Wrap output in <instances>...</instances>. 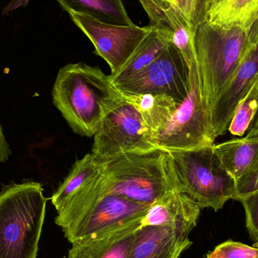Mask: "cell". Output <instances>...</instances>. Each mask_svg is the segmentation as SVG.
<instances>
[{
    "label": "cell",
    "instance_id": "17",
    "mask_svg": "<svg viewBox=\"0 0 258 258\" xmlns=\"http://www.w3.org/2000/svg\"><path fill=\"white\" fill-rule=\"evenodd\" d=\"M258 19V0H209L206 21L222 27L249 31Z\"/></svg>",
    "mask_w": 258,
    "mask_h": 258
},
{
    "label": "cell",
    "instance_id": "7",
    "mask_svg": "<svg viewBox=\"0 0 258 258\" xmlns=\"http://www.w3.org/2000/svg\"><path fill=\"white\" fill-rule=\"evenodd\" d=\"M189 90L177 106L171 120L154 139L155 146L165 150H192L215 144L210 116L205 102L198 63L189 68Z\"/></svg>",
    "mask_w": 258,
    "mask_h": 258
},
{
    "label": "cell",
    "instance_id": "11",
    "mask_svg": "<svg viewBox=\"0 0 258 258\" xmlns=\"http://www.w3.org/2000/svg\"><path fill=\"white\" fill-rule=\"evenodd\" d=\"M257 73L258 40L251 45L228 86L211 110V125L215 139L228 130L236 109L251 89Z\"/></svg>",
    "mask_w": 258,
    "mask_h": 258
},
{
    "label": "cell",
    "instance_id": "22",
    "mask_svg": "<svg viewBox=\"0 0 258 258\" xmlns=\"http://www.w3.org/2000/svg\"><path fill=\"white\" fill-rule=\"evenodd\" d=\"M258 108V100L247 94L236 109L228 126L229 132L233 135L243 137L249 128Z\"/></svg>",
    "mask_w": 258,
    "mask_h": 258
},
{
    "label": "cell",
    "instance_id": "8",
    "mask_svg": "<svg viewBox=\"0 0 258 258\" xmlns=\"http://www.w3.org/2000/svg\"><path fill=\"white\" fill-rule=\"evenodd\" d=\"M154 148L151 132L141 113L124 99L101 122L94 135L91 153L104 163L124 153Z\"/></svg>",
    "mask_w": 258,
    "mask_h": 258
},
{
    "label": "cell",
    "instance_id": "21",
    "mask_svg": "<svg viewBox=\"0 0 258 258\" xmlns=\"http://www.w3.org/2000/svg\"><path fill=\"white\" fill-rule=\"evenodd\" d=\"M68 14H79L114 25L133 24L122 0H56Z\"/></svg>",
    "mask_w": 258,
    "mask_h": 258
},
{
    "label": "cell",
    "instance_id": "2",
    "mask_svg": "<svg viewBox=\"0 0 258 258\" xmlns=\"http://www.w3.org/2000/svg\"><path fill=\"white\" fill-rule=\"evenodd\" d=\"M148 209L109 192L102 172L57 212L55 224L72 244L143 219Z\"/></svg>",
    "mask_w": 258,
    "mask_h": 258
},
{
    "label": "cell",
    "instance_id": "14",
    "mask_svg": "<svg viewBox=\"0 0 258 258\" xmlns=\"http://www.w3.org/2000/svg\"><path fill=\"white\" fill-rule=\"evenodd\" d=\"M188 236L166 226L139 227L128 258H179L192 245Z\"/></svg>",
    "mask_w": 258,
    "mask_h": 258
},
{
    "label": "cell",
    "instance_id": "3",
    "mask_svg": "<svg viewBox=\"0 0 258 258\" xmlns=\"http://www.w3.org/2000/svg\"><path fill=\"white\" fill-rule=\"evenodd\" d=\"M109 192L150 207L176 191H180L169 151L156 148L132 152L104 162Z\"/></svg>",
    "mask_w": 258,
    "mask_h": 258
},
{
    "label": "cell",
    "instance_id": "18",
    "mask_svg": "<svg viewBox=\"0 0 258 258\" xmlns=\"http://www.w3.org/2000/svg\"><path fill=\"white\" fill-rule=\"evenodd\" d=\"M122 98L138 110L154 139L162 133L171 120L179 103L164 95H130L122 94Z\"/></svg>",
    "mask_w": 258,
    "mask_h": 258
},
{
    "label": "cell",
    "instance_id": "12",
    "mask_svg": "<svg viewBox=\"0 0 258 258\" xmlns=\"http://www.w3.org/2000/svg\"><path fill=\"white\" fill-rule=\"evenodd\" d=\"M150 18V25L159 30L183 56L189 68L197 63L194 37L185 15L168 0H138Z\"/></svg>",
    "mask_w": 258,
    "mask_h": 258
},
{
    "label": "cell",
    "instance_id": "10",
    "mask_svg": "<svg viewBox=\"0 0 258 258\" xmlns=\"http://www.w3.org/2000/svg\"><path fill=\"white\" fill-rule=\"evenodd\" d=\"M74 24L87 36L95 48V53L102 57L114 75L128 61L152 29L135 24L114 25L97 21L79 14H70Z\"/></svg>",
    "mask_w": 258,
    "mask_h": 258
},
{
    "label": "cell",
    "instance_id": "1",
    "mask_svg": "<svg viewBox=\"0 0 258 258\" xmlns=\"http://www.w3.org/2000/svg\"><path fill=\"white\" fill-rule=\"evenodd\" d=\"M51 95L72 130L88 138L94 137L104 118L124 100L110 76L81 62L60 68Z\"/></svg>",
    "mask_w": 258,
    "mask_h": 258
},
{
    "label": "cell",
    "instance_id": "19",
    "mask_svg": "<svg viewBox=\"0 0 258 258\" xmlns=\"http://www.w3.org/2000/svg\"><path fill=\"white\" fill-rule=\"evenodd\" d=\"M104 164L92 153L86 154L74 164L71 172L51 197V203L57 212L82 189L90 184L103 172Z\"/></svg>",
    "mask_w": 258,
    "mask_h": 258
},
{
    "label": "cell",
    "instance_id": "30",
    "mask_svg": "<svg viewBox=\"0 0 258 258\" xmlns=\"http://www.w3.org/2000/svg\"><path fill=\"white\" fill-rule=\"evenodd\" d=\"M248 39H249L250 45H252L258 40V19L248 31Z\"/></svg>",
    "mask_w": 258,
    "mask_h": 258
},
{
    "label": "cell",
    "instance_id": "16",
    "mask_svg": "<svg viewBox=\"0 0 258 258\" xmlns=\"http://www.w3.org/2000/svg\"><path fill=\"white\" fill-rule=\"evenodd\" d=\"M213 150L223 168L236 181L258 162V133L214 144Z\"/></svg>",
    "mask_w": 258,
    "mask_h": 258
},
{
    "label": "cell",
    "instance_id": "15",
    "mask_svg": "<svg viewBox=\"0 0 258 258\" xmlns=\"http://www.w3.org/2000/svg\"><path fill=\"white\" fill-rule=\"evenodd\" d=\"M141 221L74 242L68 258H128Z\"/></svg>",
    "mask_w": 258,
    "mask_h": 258
},
{
    "label": "cell",
    "instance_id": "25",
    "mask_svg": "<svg viewBox=\"0 0 258 258\" xmlns=\"http://www.w3.org/2000/svg\"><path fill=\"white\" fill-rule=\"evenodd\" d=\"M258 190V162L249 172L236 181L235 194L233 200L239 201L241 199Z\"/></svg>",
    "mask_w": 258,
    "mask_h": 258
},
{
    "label": "cell",
    "instance_id": "28",
    "mask_svg": "<svg viewBox=\"0 0 258 258\" xmlns=\"http://www.w3.org/2000/svg\"><path fill=\"white\" fill-rule=\"evenodd\" d=\"M10 155L11 150L6 141V136L3 133V127L0 123V162H6Z\"/></svg>",
    "mask_w": 258,
    "mask_h": 258
},
{
    "label": "cell",
    "instance_id": "6",
    "mask_svg": "<svg viewBox=\"0 0 258 258\" xmlns=\"http://www.w3.org/2000/svg\"><path fill=\"white\" fill-rule=\"evenodd\" d=\"M213 145L168 151L180 190L200 209L212 208L218 212L233 200L236 181L223 168Z\"/></svg>",
    "mask_w": 258,
    "mask_h": 258
},
{
    "label": "cell",
    "instance_id": "4",
    "mask_svg": "<svg viewBox=\"0 0 258 258\" xmlns=\"http://www.w3.org/2000/svg\"><path fill=\"white\" fill-rule=\"evenodd\" d=\"M37 182L0 191V258H36L48 199Z\"/></svg>",
    "mask_w": 258,
    "mask_h": 258
},
{
    "label": "cell",
    "instance_id": "29",
    "mask_svg": "<svg viewBox=\"0 0 258 258\" xmlns=\"http://www.w3.org/2000/svg\"><path fill=\"white\" fill-rule=\"evenodd\" d=\"M30 0H10L7 6L3 9V15H8L20 7H26Z\"/></svg>",
    "mask_w": 258,
    "mask_h": 258
},
{
    "label": "cell",
    "instance_id": "20",
    "mask_svg": "<svg viewBox=\"0 0 258 258\" xmlns=\"http://www.w3.org/2000/svg\"><path fill=\"white\" fill-rule=\"evenodd\" d=\"M169 43L159 30L152 27L149 34L141 42L128 61L116 74L110 75L115 86L127 83L142 72L162 54Z\"/></svg>",
    "mask_w": 258,
    "mask_h": 258
},
{
    "label": "cell",
    "instance_id": "5",
    "mask_svg": "<svg viewBox=\"0 0 258 258\" xmlns=\"http://www.w3.org/2000/svg\"><path fill=\"white\" fill-rule=\"evenodd\" d=\"M196 54L205 102L210 112L249 50L247 30L205 21L196 30Z\"/></svg>",
    "mask_w": 258,
    "mask_h": 258
},
{
    "label": "cell",
    "instance_id": "9",
    "mask_svg": "<svg viewBox=\"0 0 258 258\" xmlns=\"http://www.w3.org/2000/svg\"><path fill=\"white\" fill-rule=\"evenodd\" d=\"M189 74L183 56L169 43L150 66L127 83L116 87L122 94L164 95L180 104L189 90Z\"/></svg>",
    "mask_w": 258,
    "mask_h": 258
},
{
    "label": "cell",
    "instance_id": "24",
    "mask_svg": "<svg viewBox=\"0 0 258 258\" xmlns=\"http://www.w3.org/2000/svg\"><path fill=\"white\" fill-rule=\"evenodd\" d=\"M239 202L245 209L246 227L250 237L258 246V190L241 199Z\"/></svg>",
    "mask_w": 258,
    "mask_h": 258
},
{
    "label": "cell",
    "instance_id": "26",
    "mask_svg": "<svg viewBox=\"0 0 258 258\" xmlns=\"http://www.w3.org/2000/svg\"><path fill=\"white\" fill-rule=\"evenodd\" d=\"M208 2L209 0H187L185 17L194 33L206 21Z\"/></svg>",
    "mask_w": 258,
    "mask_h": 258
},
{
    "label": "cell",
    "instance_id": "13",
    "mask_svg": "<svg viewBox=\"0 0 258 258\" xmlns=\"http://www.w3.org/2000/svg\"><path fill=\"white\" fill-rule=\"evenodd\" d=\"M201 209L181 191H176L149 207L141 221L144 226H166L189 236L197 226Z\"/></svg>",
    "mask_w": 258,
    "mask_h": 258
},
{
    "label": "cell",
    "instance_id": "31",
    "mask_svg": "<svg viewBox=\"0 0 258 258\" xmlns=\"http://www.w3.org/2000/svg\"><path fill=\"white\" fill-rule=\"evenodd\" d=\"M168 1L171 2L174 6H175L185 15L187 0H168Z\"/></svg>",
    "mask_w": 258,
    "mask_h": 258
},
{
    "label": "cell",
    "instance_id": "27",
    "mask_svg": "<svg viewBox=\"0 0 258 258\" xmlns=\"http://www.w3.org/2000/svg\"><path fill=\"white\" fill-rule=\"evenodd\" d=\"M248 93L255 97L258 100V73L255 79H254V82H253L252 86H251V89H249ZM257 133H258V108L255 116H254V119L251 122V125H250L249 128H248V132H247V134Z\"/></svg>",
    "mask_w": 258,
    "mask_h": 258
},
{
    "label": "cell",
    "instance_id": "23",
    "mask_svg": "<svg viewBox=\"0 0 258 258\" xmlns=\"http://www.w3.org/2000/svg\"><path fill=\"white\" fill-rule=\"evenodd\" d=\"M206 258H258V246L228 240L218 245Z\"/></svg>",
    "mask_w": 258,
    "mask_h": 258
}]
</instances>
